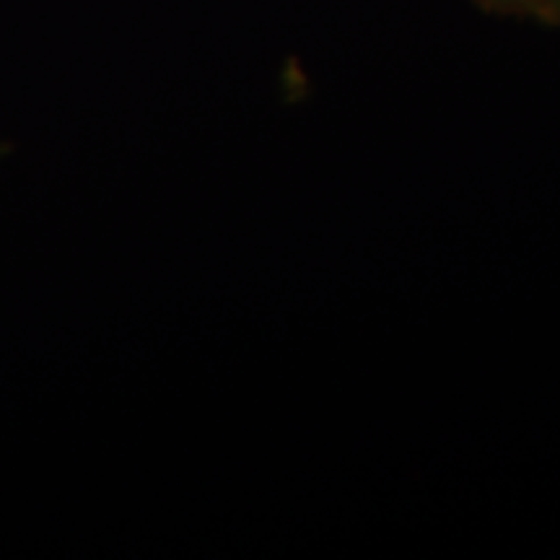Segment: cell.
Here are the masks:
<instances>
[{
	"label": "cell",
	"mask_w": 560,
	"mask_h": 560,
	"mask_svg": "<svg viewBox=\"0 0 560 560\" xmlns=\"http://www.w3.org/2000/svg\"><path fill=\"white\" fill-rule=\"evenodd\" d=\"M493 3H514V0H493Z\"/></svg>",
	"instance_id": "1"
}]
</instances>
